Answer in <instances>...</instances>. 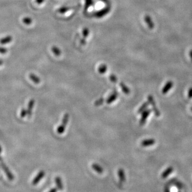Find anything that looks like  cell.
I'll return each instance as SVG.
<instances>
[{
    "instance_id": "6da1fadb",
    "label": "cell",
    "mask_w": 192,
    "mask_h": 192,
    "mask_svg": "<svg viewBox=\"0 0 192 192\" xmlns=\"http://www.w3.org/2000/svg\"><path fill=\"white\" fill-rule=\"evenodd\" d=\"M69 114L66 113L64 115L62 120V122L61 124H60V125L57 128V132L58 134H63L64 133L65 130V128L66 127L68 121H69Z\"/></svg>"
},
{
    "instance_id": "7a4b0ae2",
    "label": "cell",
    "mask_w": 192,
    "mask_h": 192,
    "mask_svg": "<svg viewBox=\"0 0 192 192\" xmlns=\"http://www.w3.org/2000/svg\"><path fill=\"white\" fill-rule=\"evenodd\" d=\"M147 99H148V101L149 102V104H151L152 105L153 110V112H154L155 115L157 117L160 116V112L159 110L158 109V108L156 107V103H155V101L154 100L153 97L152 95H149L148 96Z\"/></svg>"
},
{
    "instance_id": "3957f363",
    "label": "cell",
    "mask_w": 192,
    "mask_h": 192,
    "mask_svg": "<svg viewBox=\"0 0 192 192\" xmlns=\"http://www.w3.org/2000/svg\"><path fill=\"white\" fill-rule=\"evenodd\" d=\"M152 112V109H148L145 110L144 112L142 113V115L141 117L140 121H139V124L140 125H144L145 124L146 120L147 119L148 116L150 115V114Z\"/></svg>"
},
{
    "instance_id": "277c9868",
    "label": "cell",
    "mask_w": 192,
    "mask_h": 192,
    "mask_svg": "<svg viewBox=\"0 0 192 192\" xmlns=\"http://www.w3.org/2000/svg\"><path fill=\"white\" fill-rule=\"evenodd\" d=\"M0 162H1V165L2 168H3V169L4 170V172H5L6 175L8 177V178L9 179V180H13V179H14V177L12 175L11 172H10V170L9 169V168L7 167V165H6L4 162H3V160L1 161H0Z\"/></svg>"
},
{
    "instance_id": "5b68a950",
    "label": "cell",
    "mask_w": 192,
    "mask_h": 192,
    "mask_svg": "<svg viewBox=\"0 0 192 192\" xmlns=\"http://www.w3.org/2000/svg\"><path fill=\"white\" fill-rule=\"evenodd\" d=\"M173 86V83L172 81H169L165 83L164 87L162 89V93L163 95L167 94L172 89Z\"/></svg>"
},
{
    "instance_id": "8992f818",
    "label": "cell",
    "mask_w": 192,
    "mask_h": 192,
    "mask_svg": "<svg viewBox=\"0 0 192 192\" xmlns=\"http://www.w3.org/2000/svg\"><path fill=\"white\" fill-rule=\"evenodd\" d=\"M45 176V172L43 170L41 171L35 177V178L33 179V181H32V184L33 185H36L38 184L40 181V180H41L42 178H43Z\"/></svg>"
},
{
    "instance_id": "52a82bcc",
    "label": "cell",
    "mask_w": 192,
    "mask_h": 192,
    "mask_svg": "<svg viewBox=\"0 0 192 192\" xmlns=\"http://www.w3.org/2000/svg\"><path fill=\"white\" fill-rule=\"evenodd\" d=\"M111 9L109 7H107V8H104V9L101 10L99 11L96 12L95 13V16L97 18H102L103 17L106 15L108 12L110 11Z\"/></svg>"
},
{
    "instance_id": "ba28073f",
    "label": "cell",
    "mask_w": 192,
    "mask_h": 192,
    "mask_svg": "<svg viewBox=\"0 0 192 192\" xmlns=\"http://www.w3.org/2000/svg\"><path fill=\"white\" fill-rule=\"evenodd\" d=\"M118 96H119L118 92H117L116 90H114L113 92H112V94L108 97L107 99L106 100V103L108 104H111L113 101L116 100V99L118 97Z\"/></svg>"
},
{
    "instance_id": "9c48e42d",
    "label": "cell",
    "mask_w": 192,
    "mask_h": 192,
    "mask_svg": "<svg viewBox=\"0 0 192 192\" xmlns=\"http://www.w3.org/2000/svg\"><path fill=\"white\" fill-rule=\"evenodd\" d=\"M144 20L145 21L147 25L148 28L151 29H152L154 28L155 24L153 23L151 17L149 15H146L144 17Z\"/></svg>"
},
{
    "instance_id": "30bf717a",
    "label": "cell",
    "mask_w": 192,
    "mask_h": 192,
    "mask_svg": "<svg viewBox=\"0 0 192 192\" xmlns=\"http://www.w3.org/2000/svg\"><path fill=\"white\" fill-rule=\"evenodd\" d=\"M155 144V140L154 139H147L143 140L142 142L141 143V145L143 147H148V146H151L153 145L154 144Z\"/></svg>"
},
{
    "instance_id": "8fae6325",
    "label": "cell",
    "mask_w": 192,
    "mask_h": 192,
    "mask_svg": "<svg viewBox=\"0 0 192 192\" xmlns=\"http://www.w3.org/2000/svg\"><path fill=\"white\" fill-rule=\"evenodd\" d=\"M173 168L171 166L169 167L162 173V175H161L162 178H163V179L167 178L168 176H169L173 172Z\"/></svg>"
},
{
    "instance_id": "7c38bea8",
    "label": "cell",
    "mask_w": 192,
    "mask_h": 192,
    "mask_svg": "<svg viewBox=\"0 0 192 192\" xmlns=\"http://www.w3.org/2000/svg\"><path fill=\"white\" fill-rule=\"evenodd\" d=\"M117 174H118V176L120 179V182L121 183H124L125 181L126 178H125V175L124 170L122 169H119L117 172Z\"/></svg>"
},
{
    "instance_id": "4fadbf2b",
    "label": "cell",
    "mask_w": 192,
    "mask_h": 192,
    "mask_svg": "<svg viewBox=\"0 0 192 192\" xmlns=\"http://www.w3.org/2000/svg\"><path fill=\"white\" fill-rule=\"evenodd\" d=\"M34 103H35V101H34V100H33V99L30 100L29 102V103H28V109L27 110V115H28V117H31V115H32V109H33V108Z\"/></svg>"
},
{
    "instance_id": "5bb4252c",
    "label": "cell",
    "mask_w": 192,
    "mask_h": 192,
    "mask_svg": "<svg viewBox=\"0 0 192 192\" xmlns=\"http://www.w3.org/2000/svg\"><path fill=\"white\" fill-rule=\"evenodd\" d=\"M55 182H56L57 188H58L59 190H63V182H62L61 178L59 177H56L55 178Z\"/></svg>"
},
{
    "instance_id": "9a60e30c",
    "label": "cell",
    "mask_w": 192,
    "mask_h": 192,
    "mask_svg": "<svg viewBox=\"0 0 192 192\" xmlns=\"http://www.w3.org/2000/svg\"><path fill=\"white\" fill-rule=\"evenodd\" d=\"M92 168L96 172L98 173H102L104 171L103 168H101V167L99 164H96V163L92 164Z\"/></svg>"
},
{
    "instance_id": "2e32d148",
    "label": "cell",
    "mask_w": 192,
    "mask_h": 192,
    "mask_svg": "<svg viewBox=\"0 0 192 192\" xmlns=\"http://www.w3.org/2000/svg\"><path fill=\"white\" fill-rule=\"evenodd\" d=\"M120 87L121 88L122 91L126 95H129L130 93V90L128 87L123 82H121L120 84Z\"/></svg>"
},
{
    "instance_id": "e0dca14e",
    "label": "cell",
    "mask_w": 192,
    "mask_h": 192,
    "mask_svg": "<svg viewBox=\"0 0 192 192\" xmlns=\"http://www.w3.org/2000/svg\"><path fill=\"white\" fill-rule=\"evenodd\" d=\"M12 40V36H7L3 38H2L0 40V43L1 44H7L11 42Z\"/></svg>"
},
{
    "instance_id": "ac0fdd59",
    "label": "cell",
    "mask_w": 192,
    "mask_h": 192,
    "mask_svg": "<svg viewBox=\"0 0 192 192\" xmlns=\"http://www.w3.org/2000/svg\"><path fill=\"white\" fill-rule=\"evenodd\" d=\"M149 105V103L148 101L147 102H145L144 104H143L140 107V108L138 109V114H140L142 113L143 112H144L145 110L147 109V108L148 107V106Z\"/></svg>"
},
{
    "instance_id": "d6986e66",
    "label": "cell",
    "mask_w": 192,
    "mask_h": 192,
    "mask_svg": "<svg viewBox=\"0 0 192 192\" xmlns=\"http://www.w3.org/2000/svg\"><path fill=\"white\" fill-rule=\"evenodd\" d=\"M29 78L35 84H39L40 83L41 80H40V78L38 76H36V75H35V74H30L29 75Z\"/></svg>"
},
{
    "instance_id": "ffe728a7",
    "label": "cell",
    "mask_w": 192,
    "mask_h": 192,
    "mask_svg": "<svg viewBox=\"0 0 192 192\" xmlns=\"http://www.w3.org/2000/svg\"><path fill=\"white\" fill-rule=\"evenodd\" d=\"M107 71V66L105 64H102L98 68V72L100 74H103Z\"/></svg>"
},
{
    "instance_id": "44dd1931",
    "label": "cell",
    "mask_w": 192,
    "mask_h": 192,
    "mask_svg": "<svg viewBox=\"0 0 192 192\" xmlns=\"http://www.w3.org/2000/svg\"><path fill=\"white\" fill-rule=\"evenodd\" d=\"M52 52L56 56H59L61 55V50L57 47H56V46H53L52 47Z\"/></svg>"
},
{
    "instance_id": "7402d4cb",
    "label": "cell",
    "mask_w": 192,
    "mask_h": 192,
    "mask_svg": "<svg viewBox=\"0 0 192 192\" xmlns=\"http://www.w3.org/2000/svg\"><path fill=\"white\" fill-rule=\"evenodd\" d=\"M92 3H93V0H85L84 11H87L88 8H89L92 5Z\"/></svg>"
},
{
    "instance_id": "603a6c76",
    "label": "cell",
    "mask_w": 192,
    "mask_h": 192,
    "mask_svg": "<svg viewBox=\"0 0 192 192\" xmlns=\"http://www.w3.org/2000/svg\"><path fill=\"white\" fill-rule=\"evenodd\" d=\"M71 8H72L71 7H62V8H60L58 10V12L60 13H64L65 12L69 10Z\"/></svg>"
},
{
    "instance_id": "cb8c5ba5",
    "label": "cell",
    "mask_w": 192,
    "mask_h": 192,
    "mask_svg": "<svg viewBox=\"0 0 192 192\" xmlns=\"http://www.w3.org/2000/svg\"><path fill=\"white\" fill-rule=\"evenodd\" d=\"M23 21L24 24H25L26 25H30L32 23V18H31L29 17H25L23 19Z\"/></svg>"
},
{
    "instance_id": "d4e9b609",
    "label": "cell",
    "mask_w": 192,
    "mask_h": 192,
    "mask_svg": "<svg viewBox=\"0 0 192 192\" xmlns=\"http://www.w3.org/2000/svg\"><path fill=\"white\" fill-rule=\"evenodd\" d=\"M104 99L103 98H100V99L96 100L95 103V105L96 106H100L101 105L104 103Z\"/></svg>"
},
{
    "instance_id": "484cf974",
    "label": "cell",
    "mask_w": 192,
    "mask_h": 192,
    "mask_svg": "<svg viewBox=\"0 0 192 192\" xmlns=\"http://www.w3.org/2000/svg\"><path fill=\"white\" fill-rule=\"evenodd\" d=\"M89 29L88 28L85 27L83 29V38L85 39L87 37V36L89 35Z\"/></svg>"
},
{
    "instance_id": "4316f807",
    "label": "cell",
    "mask_w": 192,
    "mask_h": 192,
    "mask_svg": "<svg viewBox=\"0 0 192 192\" xmlns=\"http://www.w3.org/2000/svg\"><path fill=\"white\" fill-rule=\"evenodd\" d=\"M109 79L113 83H116L117 81V78L114 74H111L109 76Z\"/></svg>"
},
{
    "instance_id": "83f0119b",
    "label": "cell",
    "mask_w": 192,
    "mask_h": 192,
    "mask_svg": "<svg viewBox=\"0 0 192 192\" xmlns=\"http://www.w3.org/2000/svg\"><path fill=\"white\" fill-rule=\"evenodd\" d=\"M27 115V111L25 109H23L20 113V117H24Z\"/></svg>"
},
{
    "instance_id": "f1b7e54d",
    "label": "cell",
    "mask_w": 192,
    "mask_h": 192,
    "mask_svg": "<svg viewBox=\"0 0 192 192\" xmlns=\"http://www.w3.org/2000/svg\"><path fill=\"white\" fill-rule=\"evenodd\" d=\"M7 52V49L5 48L0 47V53L2 54H5Z\"/></svg>"
},
{
    "instance_id": "f546056e",
    "label": "cell",
    "mask_w": 192,
    "mask_h": 192,
    "mask_svg": "<svg viewBox=\"0 0 192 192\" xmlns=\"http://www.w3.org/2000/svg\"><path fill=\"white\" fill-rule=\"evenodd\" d=\"M188 97L189 99L192 98V87L190 88L188 90Z\"/></svg>"
},
{
    "instance_id": "4dcf8cb0",
    "label": "cell",
    "mask_w": 192,
    "mask_h": 192,
    "mask_svg": "<svg viewBox=\"0 0 192 192\" xmlns=\"http://www.w3.org/2000/svg\"><path fill=\"white\" fill-rule=\"evenodd\" d=\"M44 0H36V3L37 4H40L44 2Z\"/></svg>"
},
{
    "instance_id": "1f68e13d",
    "label": "cell",
    "mask_w": 192,
    "mask_h": 192,
    "mask_svg": "<svg viewBox=\"0 0 192 192\" xmlns=\"http://www.w3.org/2000/svg\"><path fill=\"white\" fill-rule=\"evenodd\" d=\"M57 191V189L56 188H52L49 190V192H56Z\"/></svg>"
},
{
    "instance_id": "d6a6232c",
    "label": "cell",
    "mask_w": 192,
    "mask_h": 192,
    "mask_svg": "<svg viewBox=\"0 0 192 192\" xmlns=\"http://www.w3.org/2000/svg\"><path fill=\"white\" fill-rule=\"evenodd\" d=\"M189 57H190L191 61L192 62V50H190V52H189Z\"/></svg>"
},
{
    "instance_id": "836d02e7",
    "label": "cell",
    "mask_w": 192,
    "mask_h": 192,
    "mask_svg": "<svg viewBox=\"0 0 192 192\" xmlns=\"http://www.w3.org/2000/svg\"><path fill=\"white\" fill-rule=\"evenodd\" d=\"M3 61H2V60H0V66H1V65H2L3 64Z\"/></svg>"
},
{
    "instance_id": "e575fe53",
    "label": "cell",
    "mask_w": 192,
    "mask_h": 192,
    "mask_svg": "<svg viewBox=\"0 0 192 192\" xmlns=\"http://www.w3.org/2000/svg\"><path fill=\"white\" fill-rule=\"evenodd\" d=\"M1 152H2V147H1V146H0V154L1 153Z\"/></svg>"
},
{
    "instance_id": "d590c367",
    "label": "cell",
    "mask_w": 192,
    "mask_h": 192,
    "mask_svg": "<svg viewBox=\"0 0 192 192\" xmlns=\"http://www.w3.org/2000/svg\"><path fill=\"white\" fill-rule=\"evenodd\" d=\"M2 161V157L0 156V161Z\"/></svg>"
},
{
    "instance_id": "8d00e7d4",
    "label": "cell",
    "mask_w": 192,
    "mask_h": 192,
    "mask_svg": "<svg viewBox=\"0 0 192 192\" xmlns=\"http://www.w3.org/2000/svg\"><path fill=\"white\" fill-rule=\"evenodd\" d=\"M102 1H106V0H102Z\"/></svg>"
},
{
    "instance_id": "74e56055",
    "label": "cell",
    "mask_w": 192,
    "mask_h": 192,
    "mask_svg": "<svg viewBox=\"0 0 192 192\" xmlns=\"http://www.w3.org/2000/svg\"><path fill=\"white\" fill-rule=\"evenodd\" d=\"M191 111H192V108H191Z\"/></svg>"
}]
</instances>
